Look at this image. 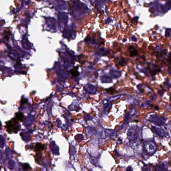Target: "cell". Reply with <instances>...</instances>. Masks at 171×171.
Instances as JSON below:
<instances>
[{"instance_id": "obj_9", "label": "cell", "mask_w": 171, "mask_h": 171, "mask_svg": "<svg viewBox=\"0 0 171 171\" xmlns=\"http://www.w3.org/2000/svg\"><path fill=\"white\" fill-rule=\"evenodd\" d=\"M133 50H131L130 51L131 52V56H136L138 53V51H137V50L136 49H134V48H133Z\"/></svg>"}, {"instance_id": "obj_4", "label": "cell", "mask_w": 171, "mask_h": 171, "mask_svg": "<svg viewBox=\"0 0 171 171\" xmlns=\"http://www.w3.org/2000/svg\"><path fill=\"white\" fill-rule=\"evenodd\" d=\"M57 5L58 9L60 10H64L67 9L66 3L63 0H59L58 2Z\"/></svg>"}, {"instance_id": "obj_8", "label": "cell", "mask_w": 171, "mask_h": 171, "mask_svg": "<svg viewBox=\"0 0 171 171\" xmlns=\"http://www.w3.org/2000/svg\"><path fill=\"white\" fill-rule=\"evenodd\" d=\"M41 153H38L36 155L35 159H36V162L37 163H38L39 162H40L41 161Z\"/></svg>"}, {"instance_id": "obj_1", "label": "cell", "mask_w": 171, "mask_h": 171, "mask_svg": "<svg viewBox=\"0 0 171 171\" xmlns=\"http://www.w3.org/2000/svg\"><path fill=\"white\" fill-rule=\"evenodd\" d=\"M74 11L78 14H84L87 11V8L78 0H72Z\"/></svg>"}, {"instance_id": "obj_3", "label": "cell", "mask_w": 171, "mask_h": 171, "mask_svg": "<svg viewBox=\"0 0 171 171\" xmlns=\"http://www.w3.org/2000/svg\"><path fill=\"white\" fill-rule=\"evenodd\" d=\"M58 19L60 23L66 24L69 20L68 15L66 13H59L58 14Z\"/></svg>"}, {"instance_id": "obj_5", "label": "cell", "mask_w": 171, "mask_h": 171, "mask_svg": "<svg viewBox=\"0 0 171 171\" xmlns=\"http://www.w3.org/2000/svg\"><path fill=\"white\" fill-rule=\"evenodd\" d=\"M45 146L40 143H37L35 146V151L37 152H40L43 151L45 149Z\"/></svg>"}, {"instance_id": "obj_6", "label": "cell", "mask_w": 171, "mask_h": 171, "mask_svg": "<svg viewBox=\"0 0 171 171\" xmlns=\"http://www.w3.org/2000/svg\"><path fill=\"white\" fill-rule=\"evenodd\" d=\"M15 117L16 120L22 122L24 120V116L22 113L18 112L15 113Z\"/></svg>"}, {"instance_id": "obj_10", "label": "cell", "mask_w": 171, "mask_h": 171, "mask_svg": "<svg viewBox=\"0 0 171 171\" xmlns=\"http://www.w3.org/2000/svg\"><path fill=\"white\" fill-rule=\"evenodd\" d=\"M23 170L24 171H28L31 169L29 165L28 164L25 163L23 164Z\"/></svg>"}, {"instance_id": "obj_7", "label": "cell", "mask_w": 171, "mask_h": 171, "mask_svg": "<svg viewBox=\"0 0 171 171\" xmlns=\"http://www.w3.org/2000/svg\"><path fill=\"white\" fill-rule=\"evenodd\" d=\"M78 68L76 67L70 70V72L72 76L76 77L79 76L80 74L78 71Z\"/></svg>"}, {"instance_id": "obj_11", "label": "cell", "mask_w": 171, "mask_h": 171, "mask_svg": "<svg viewBox=\"0 0 171 171\" xmlns=\"http://www.w3.org/2000/svg\"><path fill=\"white\" fill-rule=\"evenodd\" d=\"M27 102V99H22L21 101V104L23 105V104L26 103Z\"/></svg>"}, {"instance_id": "obj_2", "label": "cell", "mask_w": 171, "mask_h": 171, "mask_svg": "<svg viewBox=\"0 0 171 171\" xmlns=\"http://www.w3.org/2000/svg\"><path fill=\"white\" fill-rule=\"evenodd\" d=\"M7 124L6 127L9 132L17 133L19 130V127L17 124L18 121L15 118H13L12 120L9 121Z\"/></svg>"}]
</instances>
